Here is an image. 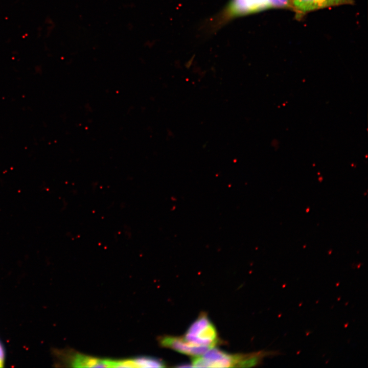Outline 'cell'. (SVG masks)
Returning a JSON list of instances; mask_svg holds the SVG:
<instances>
[{
    "label": "cell",
    "mask_w": 368,
    "mask_h": 368,
    "mask_svg": "<svg viewBox=\"0 0 368 368\" xmlns=\"http://www.w3.org/2000/svg\"><path fill=\"white\" fill-rule=\"evenodd\" d=\"M183 338L192 345L210 348L214 347L218 340L216 327L204 313L193 322Z\"/></svg>",
    "instance_id": "6da1fadb"
},
{
    "label": "cell",
    "mask_w": 368,
    "mask_h": 368,
    "mask_svg": "<svg viewBox=\"0 0 368 368\" xmlns=\"http://www.w3.org/2000/svg\"><path fill=\"white\" fill-rule=\"evenodd\" d=\"M203 356L194 357L192 366L200 367H243L245 354H231L216 348H212Z\"/></svg>",
    "instance_id": "7a4b0ae2"
},
{
    "label": "cell",
    "mask_w": 368,
    "mask_h": 368,
    "mask_svg": "<svg viewBox=\"0 0 368 368\" xmlns=\"http://www.w3.org/2000/svg\"><path fill=\"white\" fill-rule=\"evenodd\" d=\"M54 353L60 362L71 366L111 367V359H100L68 351L57 350Z\"/></svg>",
    "instance_id": "3957f363"
},
{
    "label": "cell",
    "mask_w": 368,
    "mask_h": 368,
    "mask_svg": "<svg viewBox=\"0 0 368 368\" xmlns=\"http://www.w3.org/2000/svg\"><path fill=\"white\" fill-rule=\"evenodd\" d=\"M159 344L164 348L173 350L179 353L195 357L203 354L212 348L192 345L186 341L183 337L164 335L159 337Z\"/></svg>",
    "instance_id": "277c9868"
},
{
    "label": "cell",
    "mask_w": 368,
    "mask_h": 368,
    "mask_svg": "<svg viewBox=\"0 0 368 368\" xmlns=\"http://www.w3.org/2000/svg\"><path fill=\"white\" fill-rule=\"evenodd\" d=\"M268 8L267 0H232L227 9L229 16H237Z\"/></svg>",
    "instance_id": "5b68a950"
},
{
    "label": "cell",
    "mask_w": 368,
    "mask_h": 368,
    "mask_svg": "<svg viewBox=\"0 0 368 368\" xmlns=\"http://www.w3.org/2000/svg\"><path fill=\"white\" fill-rule=\"evenodd\" d=\"M354 0H293V9L304 13L329 7L352 4Z\"/></svg>",
    "instance_id": "8992f818"
},
{
    "label": "cell",
    "mask_w": 368,
    "mask_h": 368,
    "mask_svg": "<svg viewBox=\"0 0 368 368\" xmlns=\"http://www.w3.org/2000/svg\"><path fill=\"white\" fill-rule=\"evenodd\" d=\"M129 367H163L165 363L158 358L150 356H139L128 359Z\"/></svg>",
    "instance_id": "52a82bcc"
},
{
    "label": "cell",
    "mask_w": 368,
    "mask_h": 368,
    "mask_svg": "<svg viewBox=\"0 0 368 368\" xmlns=\"http://www.w3.org/2000/svg\"><path fill=\"white\" fill-rule=\"evenodd\" d=\"M268 8H293V0H267Z\"/></svg>",
    "instance_id": "ba28073f"
},
{
    "label": "cell",
    "mask_w": 368,
    "mask_h": 368,
    "mask_svg": "<svg viewBox=\"0 0 368 368\" xmlns=\"http://www.w3.org/2000/svg\"><path fill=\"white\" fill-rule=\"evenodd\" d=\"M5 358V352L4 347L0 341V367L4 366Z\"/></svg>",
    "instance_id": "9c48e42d"
}]
</instances>
